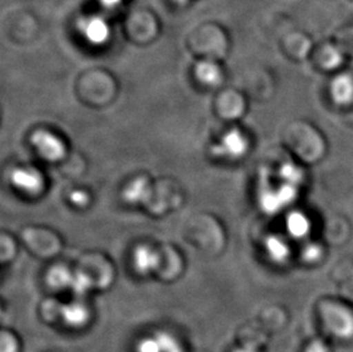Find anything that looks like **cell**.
I'll return each instance as SVG.
<instances>
[{
  "label": "cell",
  "mask_w": 353,
  "mask_h": 352,
  "mask_svg": "<svg viewBox=\"0 0 353 352\" xmlns=\"http://www.w3.org/2000/svg\"><path fill=\"white\" fill-rule=\"evenodd\" d=\"M334 101L340 104H350L353 100V78L349 75H341L334 79L330 86Z\"/></svg>",
  "instance_id": "obj_5"
},
{
  "label": "cell",
  "mask_w": 353,
  "mask_h": 352,
  "mask_svg": "<svg viewBox=\"0 0 353 352\" xmlns=\"http://www.w3.org/2000/svg\"><path fill=\"white\" fill-rule=\"evenodd\" d=\"M134 262L140 273H149L157 268L159 256L152 249L148 248V247H139L135 251Z\"/></svg>",
  "instance_id": "obj_7"
},
{
  "label": "cell",
  "mask_w": 353,
  "mask_h": 352,
  "mask_svg": "<svg viewBox=\"0 0 353 352\" xmlns=\"http://www.w3.org/2000/svg\"><path fill=\"white\" fill-rule=\"evenodd\" d=\"M137 352H161V348L156 338H150L142 340L137 344Z\"/></svg>",
  "instance_id": "obj_18"
},
{
  "label": "cell",
  "mask_w": 353,
  "mask_h": 352,
  "mask_svg": "<svg viewBox=\"0 0 353 352\" xmlns=\"http://www.w3.org/2000/svg\"><path fill=\"white\" fill-rule=\"evenodd\" d=\"M288 233L295 238H303L311 229V223L303 213L294 212L287 217Z\"/></svg>",
  "instance_id": "obj_8"
},
{
  "label": "cell",
  "mask_w": 353,
  "mask_h": 352,
  "mask_svg": "<svg viewBox=\"0 0 353 352\" xmlns=\"http://www.w3.org/2000/svg\"><path fill=\"white\" fill-rule=\"evenodd\" d=\"M280 173H281V177H283L286 183L294 184V186H296L301 179L300 170H297L296 167L293 166V165H285L280 170Z\"/></svg>",
  "instance_id": "obj_17"
},
{
  "label": "cell",
  "mask_w": 353,
  "mask_h": 352,
  "mask_svg": "<svg viewBox=\"0 0 353 352\" xmlns=\"http://www.w3.org/2000/svg\"><path fill=\"white\" fill-rule=\"evenodd\" d=\"M276 193H278V197H279L281 203H283V206H285L287 204L292 203V202L296 198V186L290 184V183H285V184L276 191Z\"/></svg>",
  "instance_id": "obj_16"
},
{
  "label": "cell",
  "mask_w": 353,
  "mask_h": 352,
  "mask_svg": "<svg viewBox=\"0 0 353 352\" xmlns=\"http://www.w3.org/2000/svg\"><path fill=\"white\" fill-rule=\"evenodd\" d=\"M83 32L86 39L93 45H102L110 36L107 22L101 17H90L83 23Z\"/></svg>",
  "instance_id": "obj_4"
},
{
  "label": "cell",
  "mask_w": 353,
  "mask_h": 352,
  "mask_svg": "<svg viewBox=\"0 0 353 352\" xmlns=\"http://www.w3.org/2000/svg\"><path fill=\"white\" fill-rule=\"evenodd\" d=\"M103 5H105L107 7H114L119 5L121 3V0H101Z\"/></svg>",
  "instance_id": "obj_23"
},
{
  "label": "cell",
  "mask_w": 353,
  "mask_h": 352,
  "mask_svg": "<svg viewBox=\"0 0 353 352\" xmlns=\"http://www.w3.org/2000/svg\"><path fill=\"white\" fill-rule=\"evenodd\" d=\"M246 137L239 130H230L229 133L224 135L221 140L220 144L214 148V153L219 156H227L229 158H239L243 156L247 151Z\"/></svg>",
  "instance_id": "obj_3"
},
{
  "label": "cell",
  "mask_w": 353,
  "mask_h": 352,
  "mask_svg": "<svg viewBox=\"0 0 353 352\" xmlns=\"http://www.w3.org/2000/svg\"><path fill=\"white\" fill-rule=\"evenodd\" d=\"M262 205H263L264 210L269 213H276L280 207L283 206L276 191V193H264Z\"/></svg>",
  "instance_id": "obj_15"
},
{
  "label": "cell",
  "mask_w": 353,
  "mask_h": 352,
  "mask_svg": "<svg viewBox=\"0 0 353 352\" xmlns=\"http://www.w3.org/2000/svg\"><path fill=\"white\" fill-rule=\"evenodd\" d=\"M307 352H328V348L323 341H314L307 346Z\"/></svg>",
  "instance_id": "obj_21"
},
{
  "label": "cell",
  "mask_w": 353,
  "mask_h": 352,
  "mask_svg": "<svg viewBox=\"0 0 353 352\" xmlns=\"http://www.w3.org/2000/svg\"><path fill=\"white\" fill-rule=\"evenodd\" d=\"M32 143L40 155L50 162H57L63 158L65 146L63 142L46 130H39L32 137Z\"/></svg>",
  "instance_id": "obj_1"
},
{
  "label": "cell",
  "mask_w": 353,
  "mask_h": 352,
  "mask_svg": "<svg viewBox=\"0 0 353 352\" xmlns=\"http://www.w3.org/2000/svg\"><path fill=\"white\" fill-rule=\"evenodd\" d=\"M151 190L149 183L143 179H134L123 191V198L130 204H142L150 197Z\"/></svg>",
  "instance_id": "obj_6"
},
{
  "label": "cell",
  "mask_w": 353,
  "mask_h": 352,
  "mask_svg": "<svg viewBox=\"0 0 353 352\" xmlns=\"http://www.w3.org/2000/svg\"><path fill=\"white\" fill-rule=\"evenodd\" d=\"M176 1H184V0H176Z\"/></svg>",
  "instance_id": "obj_25"
},
{
  "label": "cell",
  "mask_w": 353,
  "mask_h": 352,
  "mask_svg": "<svg viewBox=\"0 0 353 352\" xmlns=\"http://www.w3.org/2000/svg\"><path fill=\"white\" fill-rule=\"evenodd\" d=\"M72 273L65 268L62 266H57L54 269L50 270L48 275V282L50 285L57 289H64V287H70L71 280H72Z\"/></svg>",
  "instance_id": "obj_12"
},
{
  "label": "cell",
  "mask_w": 353,
  "mask_h": 352,
  "mask_svg": "<svg viewBox=\"0 0 353 352\" xmlns=\"http://www.w3.org/2000/svg\"><path fill=\"white\" fill-rule=\"evenodd\" d=\"M305 254L309 260H316L320 255V249L316 246H307L305 248Z\"/></svg>",
  "instance_id": "obj_22"
},
{
  "label": "cell",
  "mask_w": 353,
  "mask_h": 352,
  "mask_svg": "<svg viewBox=\"0 0 353 352\" xmlns=\"http://www.w3.org/2000/svg\"><path fill=\"white\" fill-rule=\"evenodd\" d=\"M62 317L68 325L78 327V326L83 325L88 320L90 313H88L86 306H83V304L71 303V304L63 306Z\"/></svg>",
  "instance_id": "obj_9"
},
{
  "label": "cell",
  "mask_w": 353,
  "mask_h": 352,
  "mask_svg": "<svg viewBox=\"0 0 353 352\" xmlns=\"http://www.w3.org/2000/svg\"><path fill=\"white\" fill-rule=\"evenodd\" d=\"M158 342H159L161 352H182V348L177 342L176 340L174 339L173 336H170L167 333H157L156 336Z\"/></svg>",
  "instance_id": "obj_13"
},
{
  "label": "cell",
  "mask_w": 353,
  "mask_h": 352,
  "mask_svg": "<svg viewBox=\"0 0 353 352\" xmlns=\"http://www.w3.org/2000/svg\"><path fill=\"white\" fill-rule=\"evenodd\" d=\"M0 352H17V343L13 339H0Z\"/></svg>",
  "instance_id": "obj_19"
},
{
  "label": "cell",
  "mask_w": 353,
  "mask_h": 352,
  "mask_svg": "<svg viewBox=\"0 0 353 352\" xmlns=\"http://www.w3.org/2000/svg\"><path fill=\"white\" fill-rule=\"evenodd\" d=\"M267 252L276 262H283L290 255V248L283 239L278 237H270L265 242Z\"/></svg>",
  "instance_id": "obj_11"
},
{
  "label": "cell",
  "mask_w": 353,
  "mask_h": 352,
  "mask_svg": "<svg viewBox=\"0 0 353 352\" xmlns=\"http://www.w3.org/2000/svg\"><path fill=\"white\" fill-rule=\"evenodd\" d=\"M10 179L15 188L24 193H37L43 189V176L32 168H15L12 170Z\"/></svg>",
  "instance_id": "obj_2"
},
{
  "label": "cell",
  "mask_w": 353,
  "mask_h": 352,
  "mask_svg": "<svg viewBox=\"0 0 353 352\" xmlns=\"http://www.w3.org/2000/svg\"><path fill=\"white\" fill-rule=\"evenodd\" d=\"M71 200L76 205L81 206V205H86L87 202H88V196L83 191H74V193H71Z\"/></svg>",
  "instance_id": "obj_20"
},
{
  "label": "cell",
  "mask_w": 353,
  "mask_h": 352,
  "mask_svg": "<svg viewBox=\"0 0 353 352\" xmlns=\"http://www.w3.org/2000/svg\"><path fill=\"white\" fill-rule=\"evenodd\" d=\"M234 352H257L254 348L250 346H243V348H239V349L234 350Z\"/></svg>",
  "instance_id": "obj_24"
},
{
  "label": "cell",
  "mask_w": 353,
  "mask_h": 352,
  "mask_svg": "<svg viewBox=\"0 0 353 352\" xmlns=\"http://www.w3.org/2000/svg\"><path fill=\"white\" fill-rule=\"evenodd\" d=\"M70 287L74 289V293L83 295L90 289V280H88V277L85 276L83 273H76L72 276Z\"/></svg>",
  "instance_id": "obj_14"
},
{
  "label": "cell",
  "mask_w": 353,
  "mask_h": 352,
  "mask_svg": "<svg viewBox=\"0 0 353 352\" xmlns=\"http://www.w3.org/2000/svg\"><path fill=\"white\" fill-rule=\"evenodd\" d=\"M196 76L201 83L207 86H214L220 83L221 70L216 64L210 61L200 62L196 68Z\"/></svg>",
  "instance_id": "obj_10"
}]
</instances>
